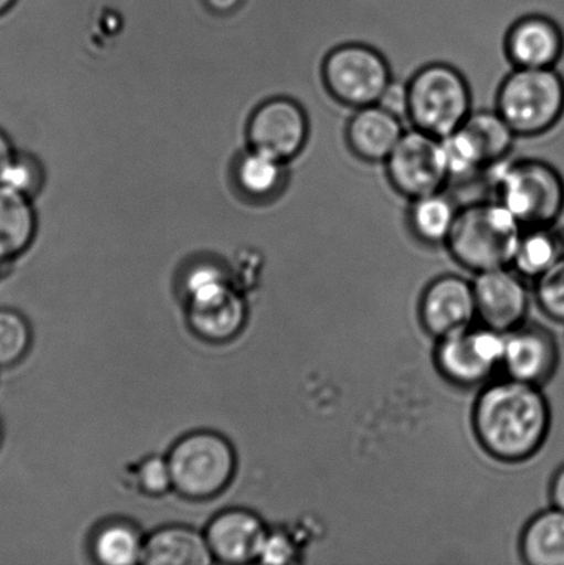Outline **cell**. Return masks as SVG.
Wrapping results in <instances>:
<instances>
[{
    "instance_id": "cell-5",
    "label": "cell",
    "mask_w": 564,
    "mask_h": 565,
    "mask_svg": "<svg viewBox=\"0 0 564 565\" xmlns=\"http://www.w3.org/2000/svg\"><path fill=\"white\" fill-rule=\"evenodd\" d=\"M496 110L517 137L545 135L564 115V79L555 68H513L497 92Z\"/></svg>"
},
{
    "instance_id": "cell-33",
    "label": "cell",
    "mask_w": 564,
    "mask_h": 565,
    "mask_svg": "<svg viewBox=\"0 0 564 565\" xmlns=\"http://www.w3.org/2000/svg\"><path fill=\"white\" fill-rule=\"evenodd\" d=\"M550 494L552 507L561 509V511L564 512V465L557 469L554 478H552Z\"/></svg>"
},
{
    "instance_id": "cell-19",
    "label": "cell",
    "mask_w": 564,
    "mask_h": 565,
    "mask_svg": "<svg viewBox=\"0 0 564 565\" xmlns=\"http://www.w3.org/2000/svg\"><path fill=\"white\" fill-rule=\"evenodd\" d=\"M38 218L32 199L0 185V258L20 256L35 239Z\"/></svg>"
},
{
    "instance_id": "cell-22",
    "label": "cell",
    "mask_w": 564,
    "mask_h": 565,
    "mask_svg": "<svg viewBox=\"0 0 564 565\" xmlns=\"http://www.w3.org/2000/svg\"><path fill=\"white\" fill-rule=\"evenodd\" d=\"M564 257V235L555 225L524 228L512 268L524 279H539Z\"/></svg>"
},
{
    "instance_id": "cell-32",
    "label": "cell",
    "mask_w": 564,
    "mask_h": 565,
    "mask_svg": "<svg viewBox=\"0 0 564 565\" xmlns=\"http://www.w3.org/2000/svg\"><path fill=\"white\" fill-rule=\"evenodd\" d=\"M377 105L389 110L392 115L397 116V118L407 120V83L392 79L389 87L385 88L383 96L379 99Z\"/></svg>"
},
{
    "instance_id": "cell-8",
    "label": "cell",
    "mask_w": 564,
    "mask_h": 565,
    "mask_svg": "<svg viewBox=\"0 0 564 565\" xmlns=\"http://www.w3.org/2000/svg\"><path fill=\"white\" fill-rule=\"evenodd\" d=\"M506 332L486 326H472L438 340L436 367L444 379L460 387L486 385L502 369Z\"/></svg>"
},
{
    "instance_id": "cell-26",
    "label": "cell",
    "mask_w": 564,
    "mask_h": 565,
    "mask_svg": "<svg viewBox=\"0 0 564 565\" xmlns=\"http://www.w3.org/2000/svg\"><path fill=\"white\" fill-rule=\"evenodd\" d=\"M464 126L483 148L489 169L510 157L518 137L497 110H472Z\"/></svg>"
},
{
    "instance_id": "cell-12",
    "label": "cell",
    "mask_w": 564,
    "mask_h": 565,
    "mask_svg": "<svg viewBox=\"0 0 564 565\" xmlns=\"http://www.w3.org/2000/svg\"><path fill=\"white\" fill-rule=\"evenodd\" d=\"M418 310L424 329L436 340L469 329L478 320L472 282L457 275L439 276L425 288Z\"/></svg>"
},
{
    "instance_id": "cell-15",
    "label": "cell",
    "mask_w": 564,
    "mask_h": 565,
    "mask_svg": "<svg viewBox=\"0 0 564 565\" xmlns=\"http://www.w3.org/2000/svg\"><path fill=\"white\" fill-rule=\"evenodd\" d=\"M504 46L513 68H555L564 53V35L550 17L532 14L513 22Z\"/></svg>"
},
{
    "instance_id": "cell-24",
    "label": "cell",
    "mask_w": 564,
    "mask_h": 565,
    "mask_svg": "<svg viewBox=\"0 0 564 565\" xmlns=\"http://www.w3.org/2000/svg\"><path fill=\"white\" fill-rule=\"evenodd\" d=\"M439 140L449 181L475 179L482 171L489 170L483 148L466 126L458 127L457 130Z\"/></svg>"
},
{
    "instance_id": "cell-17",
    "label": "cell",
    "mask_w": 564,
    "mask_h": 565,
    "mask_svg": "<svg viewBox=\"0 0 564 565\" xmlns=\"http://www.w3.org/2000/svg\"><path fill=\"white\" fill-rule=\"evenodd\" d=\"M405 131L402 119L374 104L355 109L348 120L345 138L358 159L384 163Z\"/></svg>"
},
{
    "instance_id": "cell-36",
    "label": "cell",
    "mask_w": 564,
    "mask_h": 565,
    "mask_svg": "<svg viewBox=\"0 0 564 565\" xmlns=\"http://www.w3.org/2000/svg\"><path fill=\"white\" fill-rule=\"evenodd\" d=\"M17 0H0V17L9 13L14 8Z\"/></svg>"
},
{
    "instance_id": "cell-37",
    "label": "cell",
    "mask_w": 564,
    "mask_h": 565,
    "mask_svg": "<svg viewBox=\"0 0 564 565\" xmlns=\"http://www.w3.org/2000/svg\"><path fill=\"white\" fill-rule=\"evenodd\" d=\"M2 263H3V259H2V258H0V264H2Z\"/></svg>"
},
{
    "instance_id": "cell-4",
    "label": "cell",
    "mask_w": 564,
    "mask_h": 565,
    "mask_svg": "<svg viewBox=\"0 0 564 565\" xmlns=\"http://www.w3.org/2000/svg\"><path fill=\"white\" fill-rule=\"evenodd\" d=\"M407 120L413 129L441 138L466 124L472 114V94L455 66H422L407 82Z\"/></svg>"
},
{
    "instance_id": "cell-23",
    "label": "cell",
    "mask_w": 564,
    "mask_h": 565,
    "mask_svg": "<svg viewBox=\"0 0 564 565\" xmlns=\"http://www.w3.org/2000/svg\"><path fill=\"white\" fill-rule=\"evenodd\" d=\"M237 186L254 201H267L281 190L286 182V162L257 149L243 154L236 164Z\"/></svg>"
},
{
    "instance_id": "cell-25",
    "label": "cell",
    "mask_w": 564,
    "mask_h": 565,
    "mask_svg": "<svg viewBox=\"0 0 564 565\" xmlns=\"http://www.w3.org/2000/svg\"><path fill=\"white\" fill-rule=\"evenodd\" d=\"M140 533L127 523H110L98 531L93 541V555L105 565H132L142 562Z\"/></svg>"
},
{
    "instance_id": "cell-14",
    "label": "cell",
    "mask_w": 564,
    "mask_h": 565,
    "mask_svg": "<svg viewBox=\"0 0 564 565\" xmlns=\"http://www.w3.org/2000/svg\"><path fill=\"white\" fill-rule=\"evenodd\" d=\"M560 348L554 334L540 324H523L506 334L502 370L508 379L543 386L556 373Z\"/></svg>"
},
{
    "instance_id": "cell-1",
    "label": "cell",
    "mask_w": 564,
    "mask_h": 565,
    "mask_svg": "<svg viewBox=\"0 0 564 565\" xmlns=\"http://www.w3.org/2000/svg\"><path fill=\"white\" fill-rule=\"evenodd\" d=\"M473 434L497 461L518 463L543 448L551 428V409L541 386L512 379L485 385L475 402Z\"/></svg>"
},
{
    "instance_id": "cell-30",
    "label": "cell",
    "mask_w": 564,
    "mask_h": 565,
    "mask_svg": "<svg viewBox=\"0 0 564 565\" xmlns=\"http://www.w3.org/2000/svg\"><path fill=\"white\" fill-rule=\"evenodd\" d=\"M138 480L149 495H163L173 489V479L168 459L152 457L146 459L138 470Z\"/></svg>"
},
{
    "instance_id": "cell-11",
    "label": "cell",
    "mask_w": 564,
    "mask_h": 565,
    "mask_svg": "<svg viewBox=\"0 0 564 565\" xmlns=\"http://www.w3.org/2000/svg\"><path fill=\"white\" fill-rule=\"evenodd\" d=\"M187 318L202 340L228 342L245 327L246 305L228 278L220 276L187 291Z\"/></svg>"
},
{
    "instance_id": "cell-9",
    "label": "cell",
    "mask_w": 564,
    "mask_h": 565,
    "mask_svg": "<svg viewBox=\"0 0 564 565\" xmlns=\"http://www.w3.org/2000/svg\"><path fill=\"white\" fill-rule=\"evenodd\" d=\"M384 164L391 186L407 201L441 191L449 182L439 138L417 129L403 132Z\"/></svg>"
},
{
    "instance_id": "cell-28",
    "label": "cell",
    "mask_w": 564,
    "mask_h": 565,
    "mask_svg": "<svg viewBox=\"0 0 564 565\" xmlns=\"http://www.w3.org/2000/svg\"><path fill=\"white\" fill-rule=\"evenodd\" d=\"M31 329L14 310H0V367H9L25 356L31 345Z\"/></svg>"
},
{
    "instance_id": "cell-2",
    "label": "cell",
    "mask_w": 564,
    "mask_h": 565,
    "mask_svg": "<svg viewBox=\"0 0 564 565\" xmlns=\"http://www.w3.org/2000/svg\"><path fill=\"white\" fill-rule=\"evenodd\" d=\"M523 226L499 201H482L458 210L446 247L473 274L512 268Z\"/></svg>"
},
{
    "instance_id": "cell-10",
    "label": "cell",
    "mask_w": 564,
    "mask_h": 565,
    "mask_svg": "<svg viewBox=\"0 0 564 565\" xmlns=\"http://www.w3.org/2000/svg\"><path fill=\"white\" fill-rule=\"evenodd\" d=\"M308 136L306 110L286 97L270 98L259 105L247 125L251 149L273 154L286 163L302 152Z\"/></svg>"
},
{
    "instance_id": "cell-16",
    "label": "cell",
    "mask_w": 564,
    "mask_h": 565,
    "mask_svg": "<svg viewBox=\"0 0 564 565\" xmlns=\"http://www.w3.org/2000/svg\"><path fill=\"white\" fill-rule=\"evenodd\" d=\"M267 536L268 531L256 514L232 509L212 520L204 539L214 561L242 564L258 561Z\"/></svg>"
},
{
    "instance_id": "cell-35",
    "label": "cell",
    "mask_w": 564,
    "mask_h": 565,
    "mask_svg": "<svg viewBox=\"0 0 564 565\" xmlns=\"http://www.w3.org/2000/svg\"><path fill=\"white\" fill-rule=\"evenodd\" d=\"M204 2H206L207 8L214 11V13L228 14L240 8L243 0H204Z\"/></svg>"
},
{
    "instance_id": "cell-34",
    "label": "cell",
    "mask_w": 564,
    "mask_h": 565,
    "mask_svg": "<svg viewBox=\"0 0 564 565\" xmlns=\"http://www.w3.org/2000/svg\"><path fill=\"white\" fill-rule=\"evenodd\" d=\"M15 152V148L13 147V142H11L10 137L0 129V175L3 174V171L8 168L11 159L14 158Z\"/></svg>"
},
{
    "instance_id": "cell-3",
    "label": "cell",
    "mask_w": 564,
    "mask_h": 565,
    "mask_svg": "<svg viewBox=\"0 0 564 565\" xmlns=\"http://www.w3.org/2000/svg\"><path fill=\"white\" fill-rule=\"evenodd\" d=\"M491 171L496 201L524 228L555 225L564 212V180L545 160H502Z\"/></svg>"
},
{
    "instance_id": "cell-6",
    "label": "cell",
    "mask_w": 564,
    "mask_h": 565,
    "mask_svg": "<svg viewBox=\"0 0 564 565\" xmlns=\"http://www.w3.org/2000/svg\"><path fill=\"white\" fill-rule=\"evenodd\" d=\"M173 489L190 500H209L220 494L234 478V448L213 431L182 437L169 454Z\"/></svg>"
},
{
    "instance_id": "cell-13",
    "label": "cell",
    "mask_w": 564,
    "mask_h": 565,
    "mask_svg": "<svg viewBox=\"0 0 564 565\" xmlns=\"http://www.w3.org/2000/svg\"><path fill=\"white\" fill-rule=\"evenodd\" d=\"M523 279L513 268L477 274L472 286L483 326L507 334L526 321L530 301Z\"/></svg>"
},
{
    "instance_id": "cell-18",
    "label": "cell",
    "mask_w": 564,
    "mask_h": 565,
    "mask_svg": "<svg viewBox=\"0 0 564 565\" xmlns=\"http://www.w3.org/2000/svg\"><path fill=\"white\" fill-rule=\"evenodd\" d=\"M214 558L204 535L198 531L166 527L153 533L143 544L142 562L148 565H207Z\"/></svg>"
},
{
    "instance_id": "cell-7",
    "label": "cell",
    "mask_w": 564,
    "mask_h": 565,
    "mask_svg": "<svg viewBox=\"0 0 564 565\" xmlns=\"http://www.w3.org/2000/svg\"><path fill=\"white\" fill-rule=\"evenodd\" d=\"M322 77L330 96L353 109L377 104L394 79L384 55L362 43L331 50L323 61Z\"/></svg>"
},
{
    "instance_id": "cell-31",
    "label": "cell",
    "mask_w": 564,
    "mask_h": 565,
    "mask_svg": "<svg viewBox=\"0 0 564 565\" xmlns=\"http://www.w3.org/2000/svg\"><path fill=\"white\" fill-rule=\"evenodd\" d=\"M296 551L289 539L284 534H268L264 542L258 562L265 564H287L295 561Z\"/></svg>"
},
{
    "instance_id": "cell-20",
    "label": "cell",
    "mask_w": 564,
    "mask_h": 565,
    "mask_svg": "<svg viewBox=\"0 0 564 565\" xmlns=\"http://www.w3.org/2000/svg\"><path fill=\"white\" fill-rule=\"evenodd\" d=\"M519 547L530 565H564V512L552 507L535 514L524 527Z\"/></svg>"
},
{
    "instance_id": "cell-27",
    "label": "cell",
    "mask_w": 564,
    "mask_h": 565,
    "mask_svg": "<svg viewBox=\"0 0 564 565\" xmlns=\"http://www.w3.org/2000/svg\"><path fill=\"white\" fill-rule=\"evenodd\" d=\"M44 169L36 157L31 153L17 151L8 168L0 175V185L35 199L44 185Z\"/></svg>"
},
{
    "instance_id": "cell-29",
    "label": "cell",
    "mask_w": 564,
    "mask_h": 565,
    "mask_svg": "<svg viewBox=\"0 0 564 565\" xmlns=\"http://www.w3.org/2000/svg\"><path fill=\"white\" fill-rule=\"evenodd\" d=\"M535 298L550 319L564 323V257L535 279Z\"/></svg>"
},
{
    "instance_id": "cell-21",
    "label": "cell",
    "mask_w": 564,
    "mask_h": 565,
    "mask_svg": "<svg viewBox=\"0 0 564 565\" xmlns=\"http://www.w3.org/2000/svg\"><path fill=\"white\" fill-rule=\"evenodd\" d=\"M458 209L446 193L438 191L413 199L407 224L417 241L427 246H446L455 226Z\"/></svg>"
}]
</instances>
